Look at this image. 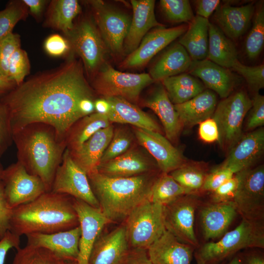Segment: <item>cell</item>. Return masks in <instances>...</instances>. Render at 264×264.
Wrapping results in <instances>:
<instances>
[{"instance_id": "1", "label": "cell", "mask_w": 264, "mask_h": 264, "mask_svg": "<svg viewBox=\"0 0 264 264\" xmlns=\"http://www.w3.org/2000/svg\"><path fill=\"white\" fill-rule=\"evenodd\" d=\"M94 94L81 61L71 55L59 67L36 74L0 98L9 110L13 132L41 122L53 127L65 140L72 125L85 116L81 102L95 99Z\"/></svg>"}, {"instance_id": "2", "label": "cell", "mask_w": 264, "mask_h": 264, "mask_svg": "<svg viewBox=\"0 0 264 264\" xmlns=\"http://www.w3.org/2000/svg\"><path fill=\"white\" fill-rule=\"evenodd\" d=\"M17 161L30 174L39 177L50 191L57 168L66 149L64 140L51 126L30 124L13 132Z\"/></svg>"}, {"instance_id": "3", "label": "cell", "mask_w": 264, "mask_h": 264, "mask_svg": "<svg viewBox=\"0 0 264 264\" xmlns=\"http://www.w3.org/2000/svg\"><path fill=\"white\" fill-rule=\"evenodd\" d=\"M74 198L45 192L34 200L12 209L9 231L21 237L33 233L50 234L79 225Z\"/></svg>"}, {"instance_id": "4", "label": "cell", "mask_w": 264, "mask_h": 264, "mask_svg": "<svg viewBox=\"0 0 264 264\" xmlns=\"http://www.w3.org/2000/svg\"><path fill=\"white\" fill-rule=\"evenodd\" d=\"M87 176L99 208L110 222L126 219L135 207L150 200L152 187L156 178L148 173L112 177L95 171Z\"/></svg>"}, {"instance_id": "5", "label": "cell", "mask_w": 264, "mask_h": 264, "mask_svg": "<svg viewBox=\"0 0 264 264\" xmlns=\"http://www.w3.org/2000/svg\"><path fill=\"white\" fill-rule=\"evenodd\" d=\"M264 247V220L242 219L219 241L205 243L197 252L205 264H219L241 249Z\"/></svg>"}, {"instance_id": "6", "label": "cell", "mask_w": 264, "mask_h": 264, "mask_svg": "<svg viewBox=\"0 0 264 264\" xmlns=\"http://www.w3.org/2000/svg\"><path fill=\"white\" fill-rule=\"evenodd\" d=\"M124 226L130 247L147 250L166 230L164 206L146 200L130 213Z\"/></svg>"}, {"instance_id": "7", "label": "cell", "mask_w": 264, "mask_h": 264, "mask_svg": "<svg viewBox=\"0 0 264 264\" xmlns=\"http://www.w3.org/2000/svg\"><path fill=\"white\" fill-rule=\"evenodd\" d=\"M252 101L241 90L231 94L217 105L212 118L219 131L218 142L225 150L229 151L243 135L242 124Z\"/></svg>"}, {"instance_id": "8", "label": "cell", "mask_w": 264, "mask_h": 264, "mask_svg": "<svg viewBox=\"0 0 264 264\" xmlns=\"http://www.w3.org/2000/svg\"><path fill=\"white\" fill-rule=\"evenodd\" d=\"M154 81L149 73L119 71L104 63L94 75L92 88L103 98L118 97L135 102L142 90Z\"/></svg>"}, {"instance_id": "9", "label": "cell", "mask_w": 264, "mask_h": 264, "mask_svg": "<svg viewBox=\"0 0 264 264\" xmlns=\"http://www.w3.org/2000/svg\"><path fill=\"white\" fill-rule=\"evenodd\" d=\"M65 38L71 49L81 58L87 74L94 76L105 63L108 50L93 19H82Z\"/></svg>"}, {"instance_id": "10", "label": "cell", "mask_w": 264, "mask_h": 264, "mask_svg": "<svg viewBox=\"0 0 264 264\" xmlns=\"http://www.w3.org/2000/svg\"><path fill=\"white\" fill-rule=\"evenodd\" d=\"M87 3L108 50L115 55L122 54L131 23L130 17L103 0H89Z\"/></svg>"}, {"instance_id": "11", "label": "cell", "mask_w": 264, "mask_h": 264, "mask_svg": "<svg viewBox=\"0 0 264 264\" xmlns=\"http://www.w3.org/2000/svg\"><path fill=\"white\" fill-rule=\"evenodd\" d=\"M200 204L198 195L186 194L164 206L166 230L180 242L195 248L199 247L194 230L195 215Z\"/></svg>"}, {"instance_id": "12", "label": "cell", "mask_w": 264, "mask_h": 264, "mask_svg": "<svg viewBox=\"0 0 264 264\" xmlns=\"http://www.w3.org/2000/svg\"><path fill=\"white\" fill-rule=\"evenodd\" d=\"M238 214L242 219L264 220V167L245 169L233 198Z\"/></svg>"}, {"instance_id": "13", "label": "cell", "mask_w": 264, "mask_h": 264, "mask_svg": "<svg viewBox=\"0 0 264 264\" xmlns=\"http://www.w3.org/2000/svg\"><path fill=\"white\" fill-rule=\"evenodd\" d=\"M1 181L7 202L12 209L47 192L43 181L29 174L18 161L4 169Z\"/></svg>"}, {"instance_id": "14", "label": "cell", "mask_w": 264, "mask_h": 264, "mask_svg": "<svg viewBox=\"0 0 264 264\" xmlns=\"http://www.w3.org/2000/svg\"><path fill=\"white\" fill-rule=\"evenodd\" d=\"M50 191L70 196L99 208L87 174L73 161L66 149L56 172Z\"/></svg>"}, {"instance_id": "15", "label": "cell", "mask_w": 264, "mask_h": 264, "mask_svg": "<svg viewBox=\"0 0 264 264\" xmlns=\"http://www.w3.org/2000/svg\"><path fill=\"white\" fill-rule=\"evenodd\" d=\"M187 27L181 25L171 28L163 26L153 28L144 36L137 48L123 61L121 66L132 68L144 66L157 53L182 35Z\"/></svg>"}, {"instance_id": "16", "label": "cell", "mask_w": 264, "mask_h": 264, "mask_svg": "<svg viewBox=\"0 0 264 264\" xmlns=\"http://www.w3.org/2000/svg\"><path fill=\"white\" fill-rule=\"evenodd\" d=\"M73 207L81 229L77 264H88L94 242L105 225L110 221L100 208L91 206L81 200L74 198Z\"/></svg>"}, {"instance_id": "17", "label": "cell", "mask_w": 264, "mask_h": 264, "mask_svg": "<svg viewBox=\"0 0 264 264\" xmlns=\"http://www.w3.org/2000/svg\"><path fill=\"white\" fill-rule=\"evenodd\" d=\"M134 132L139 144L155 159L162 173H170L186 162L181 152L160 133L136 127Z\"/></svg>"}, {"instance_id": "18", "label": "cell", "mask_w": 264, "mask_h": 264, "mask_svg": "<svg viewBox=\"0 0 264 264\" xmlns=\"http://www.w3.org/2000/svg\"><path fill=\"white\" fill-rule=\"evenodd\" d=\"M264 129L259 128L243 134L229 150L221 164L234 174L251 168L263 154Z\"/></svg>"}, {"instance_id": "19", "label": "cell", "mask_w": 264, "mask_h": 264, "mask_svg": "<svg viewBox=\"0 0 264 264\" xmlns=\"http://www.w3.org/2000/svg\"><path fill=\"white\" fill-rule=\"evenodd\" d=\"M189 74L200 79L204 86L223 99L228 97L238 85L240 79L230 69L206 59L192 61Z\"/></svg>"}, {"instance_id": "20", "label": "cell", "mask_w": 264, "mask_h": 264, "mask_svg": "<svg viewBox=\"0 0 264 264\" xmlns=\"http://www.w3.org/2000/svg\"><path fill=\"white\" fill-rule=\"evenodd\" d=\"M100 235L93 244L88 264H119L131 249L124 225L106 235Z\"/></svg>"}, {"instance_id": "21", "label": "cell", "mask_w": 264, "mask_h": 264, "mask_svg": "<svg viewBox=\"0 0 264 264\" xmlns=\"http://www.w3.org/2000/svg\"><path fill=\"white\" fill-rule=\"evenodd\" d=\"M132 17L123 44V52L129 55L139 45L149 31L163 26L156 20L154 0H132Z\"/></svg>"}, {"instance_id": "22", "label": "cell", "mask_w": 264, "mask_h": 264, "mask_svg": "<svg viewBox=\"0 0 264 264\" xmlns=\"http://www.w3.org/2000/svg\"><path fill=\"white\" fill-rule=\"evenodd\" d=\"M80 235L79 225L50 234L33 233L26 236V244L47 248L65 260L77 262Z\"/></svg>"}, {"instance_id": "23", "label": "cell", "mask_w": 264, "mask_h": 264, "mask_svg": "<svg viewBox=\"0 0 264 264\" xmlns=\"http://www.w3.org/2000/svg\"><path fill=\"white\" fill-rule=\"evenodd\" d=\"M254 3L239 6L225 3L219 5L213 16L216 24L231 40L243 35L251 24L255 12Z\"/></svg>"}, {"instance_id": "24", "label": "cell", "mask_w": 264, "mask_h": 264, "mask_svg": "<svg viewBox=\"0 0 264 264\" xmlns=\"http://www.w3.org/2000/svg\"><path fill=\"white\" fill-rule=\"evenodd\" d=\"M200 211V225L206 240L221 237L238 214L232 201L210 202Z\"/></svg>"}, {"instance_id": "25", "label": "cell", "mask_w": 264, "mask_h": 264, "mask_svg": "<svg viewBox=\"0 0 264 264\" xmlns=\"http://www.w3.org/2000/svg\"><path fill=\"white\" fill-rule=\"evenodd\" d=\"M195 248L166 230L147 251L154 264H191Z\"/></svg>"}, {"instance_id": "26", "label": "cell", "mask_w": 264, "mask_h": 264, "mask_svg": "<svg viewBox=\"0 0 264 264\" xmlns=\"http://www.w3.org/2000/svg\"><path fill=\"white\" fill-rule=\"evenodd\" d=\"M113 132L114 128L110 125L96 132L78 148L68 150L73 161L87 175L96 170Z\"/></svg>"}, {"instance_id": "27", "label": "cell", "mask_w": 264, "mask_h": 264, "mask_svg": "<svg viewBox=\"0 0 264 264\" xmlns=\"http://www.w3.org/2000/svg\"><path fill=\"white\" fill-rule=\"evenodd\" d=\"M153 168L151 160L136 149H130L114 158L100 164L96 171L112 177H127L147 173Z\"/></svg>"}, {"instance_id": "28", "label": "cell", "mask_w": 264, "mask_h": 264, "mask_svg": "<svg viewBox=\"0 0 264 264\" xmlns=\"http://www.w3.org/2000/svg\"><path fill=\"white\" fill-rule=\"evenodd\" d=\"M143 105L152 110L158 116L163 126L166 138L170 141L177 140L183 128L177 113L162 84H158Z\"/></svg>"}, {"instance_id": "29", "label": "cell", "mask_w": 264, "mask_h": 264, "mask_svg": "<svg viewBox=\"0 0 264 264\" xmlns=\"http://www.w3.org/2000/svg\"><path fill=\"white\" fill-rule=\"evenodd\" d=\"M105 99L110 105L106 115L110 122L130 124L136 128L161 133L160 128L154 119L131 102L118 97Z\"/></svg>"}, {"instance_id": "30", "label": "cell", "mask_w": 264, "mask_h": 264, "mask_svg": "<svg viewBox=\"0 0 264 264\" xmlns=\"http://www.w3.org/2000/svg\"><path fill=\"white\" fill-rule=\"evenodd\" d=\"M217 105L216 93L208 89L174 108L182 127L191 128L211 118Z\"/></svg>"}, {"instance_id": "31", "label": "cell", "mask_w": 264, "mask_h": 264, "mask_svg": "<svg viewBox=\"0 0 264 264\" xmlns=\"http://www.w3.org/2000/svg\"><path fill=\"white\" fill-rule=\"evenodd\" d=\"M192 61L186 49L178 43L169 47L150 68L149 75L154 81L188 71Z\"/></svg>"}, {"instance_id": "32", "label": "cell", "mask_w": 264, "mask_h": 264, "mask_svg": "<svg viewBox=\"0 0 264 264\" xmlns=\"http://www.w3.org/2000/svg\"><path fill=\"white\" fill-rule=\"evenodd\" d=\"M209 22L208 19L196 16L180 36L178 43L186 49L192 61L207 59Z\"/></svg>"}, {"instance_id": "33", "label": "cell", "mask_w": 264, "mask_h": 264, "mask_svg": "<svg viewBox=\"0 0 264 264\" xmlns=\"http://www.w3.org/2000/svg\"><path fill=\"white\" fill-rule=\"evenodd\" d=\"M76 0H53L49 2L44 25L62 31L66 36L74 27V19L81 12Z\"/></svg>"}, {"instance_id": "34", "label": "cell", "mask_w": 264, "mask_h": 264, "mask_svg": "<svg viewBox=\"0 0 264 264\" xmlns=\"http://www.w3.org/2000/svg\"><path fill=\"white\" fill-rule=\"evenodd\" d=\"M207 59L222 67L231 69L238 60L233 41L214 23L209 22Z\"/></svg>"}, {"instance_id": "35", "label": "cell", "mask_w": 264, "mask_h": 264, "mask_svg": "<svg viewBox=\"0 0 264 264\" xmlns=\"http://www.w3.org/2000/svg\"><path fill=\"white\" fill-rule=\"evenodd\" d=\"M106 114L94 112L80 118L66 133L65 141L66 149H75L99 130L110 125Z\"/></svg>"}, {"instance_id": "36", "label": "cell", "mask_w": 264, "mask_h": 264, "mask_svg": "<svg viewBox=\"0 0 264 264\" xmlns=\"http://www.w3.org/2000/svg\"><path fill=\"white\" fill-rule=\"evenodd\" d=\"M161 82L174 105L192 99L202 92L205 88L198 78L186 73L167 78Z\"/></svg>"}, {"instance_id": "37", "label": "cell", "mask_w": 264, "mask_h": 264, "mask_svg": "<svg viewBox=\"0 0 264 264\" xmlns=\"http://www.w3.org/2000/svg\"><path fill=\"white\" fill-rule=\"evenodd\" d=\"M208 173L199 165L186 162L170 175L189 194L198 195L201 192Z\"/></svg>"}, {"instance_id": "38", "label": "cell", "mask_w": 264, "mask_h": 264, "mask_svg": "<svg viewBox=\"0 0 264 264\" xmlns=\"http://www.w3.org/2000/svg\"><path fill=\"white\" fill-rule=\"evenodd\" d=\"M186 194H189L187 191L170 175L162 173L153 184L150 200L165 206Z\"/></svg>"}, {"instance_id": "39", "label": "cell", "mask_w": 264, "mask_h": 264, "mask_svg": "<svg viewBox=\"0 0 264 264\" xmlns=\"http://www.w3.org/2000/svg\"><path fill=\"white\" fill-rule=\"evenodd\" d=\"M251 27L244 43L245 54L250 60L257 59L264 44V6L261 2L255 6Z\"/></svg>"}, {"instance_id": "40", "label": "cell", "mask_w": 264, "mask_h": 264, "mask_svg": "<svg viewBox=\"0 0 264 264\" xmlns=\"http://www.w3.org/2000/svg\"><path fill=\"white\" fill-rule=\"evenodd\" d=\"M63 260L47 248L26 244L17 249L12 264H59Z\"/></svg>"}, {"instance_id": "41", "label": "cell", "mask_w": 264, "mask_h": 264, "mask_svg": "<svg viewBox=\"0 0 264 264\" xmlns=\"http://www.w3.org/2000/svg\"><path fill=\"white\" fill-rule=\"evenodd\" d=\"M28 9L22 0L9 1L6 7L0 11V42L12 33L16 24L26 19Z\"/></svg>"}, {"instance_id": "42", "label": "cell", "mask_w": 264, "mask_h": 264, "mask_svg": "<svg viewBox=\"0 0 264 264\" xmlns=\"http://www.w3.org/2000/svg\"><path fill=\"white\" fill-rule=\"evenodd\" d=\"M160 7L166 18L175 22L190 23L195 16L187 0H160Z\"/></svg>"}, {"instance_id": "43", "label": "cell", "mask_w": 264, "mask_h": 264, "mask_svg": "<svg viewBox=\"0 0 264 264\" xmlns=\"http://www.w3.org/2000/svg\"><path fill=\"white\" fill-rule=\"evenodd\" d=\"M132 140V134L128 129L125 127L116 129L100 164L111 160L127 152L130 149Z\"/></svg>"}, {"instance_id": "44", "label": "cell", "mask_w": 264, "mask_h": 264, "mask_svg": "<svg viewBox=\"0 0 264 264\" xmlns=\"http://www.w3.org/2000/svg\"><path fill=\"white\" fill-rule=\"evenodd\" d=\"M30 69V62L26 52L21 47L15 51L9 63L8 77L17 85L24 80Z\"/></svg>"}, {"instance_id": "45", "label": "cell", "mask_w": 264, "mask_h": 264, "mask_svg": "<svg viewBox=\"0 0 264 264\" xmlns=\"http://www.w3.org/2000/svg\"><path fill=\"white\" fill-rule=\"evenodd\" d=\"M231 69L242 76L249 88L256 93L264 87V65L248 66L237 60Z\"/></svg>"}, {"instance_id": "46", "label": "cell", "mask_w": 264, "mask_h": 264, "mask_svg": "<svg viewBox=\"0 0 264 264\" xmlns=\"http://www.w3.org/2000/svg\"><path fill=\"white\" fill-rule=\"evenodd\" d=\"M21 44L20 36L13 32L0 42V74L8 77L10 59Z\"/></svg>"}, {"instance_id": "47", "label": "cell", "mask_w": 264, "mask_h": 264, "mask_svg": "<svg viewBox=\"0 0 264 264\" xmlns=\"http://www.w3.org/2000/svg\"><path fill=\"white\" fill-rule=\"evenodd\" d=\"M244 170L235 174L231 178L211 192V202H221L232 201L243 176Z\"/></svg>"}, {"instance_id": "48", "label": "cell", "mask_w": 264, "mask_h": 264, "mask_svg": "<svg viewBox=\"0 0 264 264\" xmlns=\"http://www.w3.org/2000/svg\"><path fill=\"white\" fill-rule=\"evenodd\" d=\"M10 115L6 105L0 97V157L13 143Z\"/></svg>"}, {"instance_id": "49", "label": "cell", "mask_w": 264, "mask_h": 264, "mask_svg": "<svg viewBox=\"0 0 264 264\" xmlns=\"http://www.w3.org/2000/svg\"><path fill=\"white\" fill-rule=\"evenodd\" d=\"M252 101L245 126L247 131L255 130L264 125V96L256 93Z\"/></svg>"}, {"instance_id": "50", "label": "cell", "mask_w": 264, "mask_h": 264, "mask_svg": "<svg viewBox=\"0 0 264 264\" xmlns=\"http://www.w3.org/2000/svg\"><path fill=\"white\" fill-rule=\"evenodd\" d=\"M235 174L229 168L220 165L208 172L203 185L201 192H212Z\"/></svg>"}, {"instance_id": "51", "label": "cell", "mask_w": 264, "mask_h": 264, "mask_svg": "<svg viewBox=\"0 0 264 264\" xmlns=\"http://www.w3.org/2000/svg\"><path fill=\"white\" fill-rule=\"evenodd\" d=\"M44 47L49 55L56 57L64 56L71 50L67 40L58 34L48 36L44 42Z\"/></svg>"}, {"instance_id": "52", "label": "cell", "mask_w": 264, "mask_h": 264, "mask_svg": "<svg viewBox=\"0 0 264 264\" xmlns=\"http://www.w3.org/2000/svg\"><path fill=\"white\" fill-rule=\"evenodd\" d=\"M198 135L200 139L206 143H213L218 141V127L212 117L199 124Z\"/></svg>"}, {"instance_id": "53", "label": "cell", "mask_w": 264, "mask_h": 264, "mask_svg": "<svg viewBox=\"0 0 264 264\" xmlns=\"http://www.w3.org/2000/svg\"><path fill=\"white\" fill-rule=\"evenodd\" d=\"M12 211L5 198L2 182L0 181V238L9 230Z\"/></svg>"}, {"instance_id": "54", "label": "cell", "mask_w": 264, "mask_h": 264, "mask_svg": "<svg viewBox=\"0 0 264 264\" xmlns=\"http://www.w3.org/2000/svg\"><path fill=\"white\" fill-rule=\"evenodd\" d=\"M20 237L8 230L0 238V264H4L9 250L17 249L20 245Z\"/></svg>"}, {"instance_id": "55", "label": "cell", "mask_w": 264, "mask_h": 264, "mask_svg": "<svg viewBox=\"0 0 264 264\" xmlns=\"http://www.w3.org/2000/svg\"><path fill=\"white\" fill-rule=\"evenodd\" d=\"M119 264H154L150 259L147 250L130 249Z\"/></svg>"}, {"instance_id": "56", "label": "cell", "mask_w": 264, "mask_h": 264, "mask_svg": "<svg viewBox=\"0 0 264 264\" xmlns=\"http://www.w3.org/2000/svg\"><path fill=\"white\" fill-rule=\"evenodd\" d=\"M197 16L208 19L219 7V0H198L195 1Z\"/></svg>"}, {"instance_id": "57", "label": "cell", "mask_w": 264, "mask_h": 264, "mask_svg": "<svg viewBox=\"0 0 264 264\" xmlns=\"http://www.w3.org/2000/svg\"><path fill=\"white\" fill-rule=\"evenodd\" d=\"M28 12L38 21L42 17L46 6L49 2L46 0H22Z\"/></svg>"}, {"instance_id": "58", "label": "cell", "mask_w": 264, "mask_h": 264, "mask_svg": "<svg viewBox=\"0 0 264 264\" xmlns=\"http://www.w3.org/2000/svg\"><path fill=\"white\" fill-rule=\"evenodd\" d=\"M16 86V84L9 78L0 74V95L6 94Z\"/></svg>"}, {"instance_id": "59", "label": "cell", "mask_w": 264, "mask_h": 264, "mask_svg": "<svg viewBox=\"0 0 264 264\" xmlns=\"http://www.w3.org/2000/svg\"><path fill=\"white\" fill-rule=\"evenodd\" d=\"M95 112L106 114L110 110V105L104 98L95 99L94 102Z\"/></svg>"}, {"instance_id": "60", "label": "cell", "mask_w": 264, "mask_h": 264, "mask_svg": "<svg viewBox=\"0 0 264 264\" xmlns=\"http://www.w3.org/2000/svg\"><path fill=\"white\" fill-rule=\"evenodd\" d=\"M243 264H264V258L262 254L253 253L246 256Z\"/></svg>"}, {"instance_id": "61", "label": "cell", "mask_w": 264, "mask_h": 264, "mask_svg": "<svg viewBox=\"0 0 264 264\" xmlns=\"http://www.w3.org/2000/svg\"><path fill=\"white\" fill-rule=\"evenodd\" d=\"M195 257L197 261V264H205L204 262L202 260L199 255L196 252L195 254Z\"/></svg>"}, {"instance_id": "62", "label": "cell", "mask_w": 264, "mask_h": 264, "mask_svg": "<svg viewBox=\"0 0 264 264\" xmlns=\"http://www.w3.org/2000/svg\"><path fill=\"white\" fill-rule=\"evenodd\" d=\"M229 264H242L241 259L237 256L235 257L232 259Z\"/></svg>"}, {"instance_id": "63", "label": "cell", "mask_w": 264, "mask_h": 264, "mask_svg": "<svg viewBox=\"0 0 264 264\" xmlns=\"http://www.w3.org/2000/svg\"><path fill=\"white\" fill-rule=\"evenodd\" d=\"M59 264H77V262L63 260Z\"/></svg>"}, {"instance_id": "64", "label": "cell", "mask_w": 264, "mask_h": 264, "mask_svg": "<svg viewBox=\"0 0 264 264\" xmlns=\"http://www.w3.org/2000/svg\"><path fill=\"white\" fill-rule=\"evenodd\" d=\"M4 168H3V166L0 161V181H1L3 172Z\"/></svg>"}]
</instances>
